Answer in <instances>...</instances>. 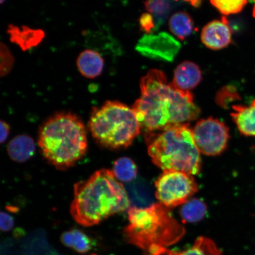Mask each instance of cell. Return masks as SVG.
<instances>
[{
	"instance_id": "cell-31",
	"label": "cell",
	"mask_w": 255,
	"mask_h": 255,
	"mask_svg": "<svg viewBox=\"0 0 255 255\" xmlns=\"http://www.w3.org/2000/svg\"><path fill=\"white\" fill-rule=\"evenodd\" d=\"M251 1L252 2H254V7H253V16L254 17V18H255V0H251Z\"/></svg>"
},
{
	"instance_id": "cell-26",
	"label": "cell",
	"mask_w": 255,
	"mask_h": 255,
	"mask_svg": "<svg viewBox=\"0 0 255 255\" xmlns=\"http://www.w3.org/2000/svg\"><path fill=\"white\" fill-rule=\"evenodd\" d=\"M140 28L146 34H151L157 27L154 17L150 13H144L139 18Z\"/></svg>"
},
{
	"instance_id": "cell-22",
	"label": "cell",
	"mask_w": 255,
	"mask_h": 255,
	"mask_svg": "<svg viewBox=\"0 0 255 255\" xmlns=\"http://www.w3.org/2000/svg\"><path fill=\"white\" fill-rule=\"evenodd\" d=\"M210 2L222 14H238L247 4L248 0H210Z\"/></svg>"
},
{
	"instance_id": "cell-29",
	"label": "cell",
	"mask_w": 255,
	"mask_h": 255,
	"mask_svg": "<svg viewBox=\"0 0 255 255\" xmlns=\"http://www.w3.org/2000/svg\"><path fill=\"white\" fill-rule=\"evenodd\" d=\"M37 255H62L50 246Z\"/></svg>"
},
{
	"instance_id": "cell-2",
	"label": "cell",
	"mask_w": 255,
	"mask_h": 255,
	"mask_svg": "<svg viewBox=\"0 0 255 255\" xmlns=\"http://www.w3.org/2000/svg\"><path fill=\"white\" fill-rule=\"evenodd\" d=\"M130 207L125 187L113 171L102 169L75 184L71 213L79 225L89 227Z\"/></svg>"
},
{
	"instance_id": "cell-1",
	"label": "cell",
	"mask_w": 255,
	"mask_h": 255,
	"mask_svg": "<svg viewBox=\"0 0 255 255\" xmlns=\"http://www.w3.org/2000/svg\"><path fill=\"white\" fill-rule=\"evenodd\" d=\"M141 97L133 105L141 128L146 132L161 131L177 124L189 123L198 118L200 111L190 91L168 83L167 76L153 69L142 78Z\"/></svg>"
},
{
	"instance_id": "cell-6",
	"label": "cell",
	"mask_w": 255,
	"mask_h": 255,
	"mask_svg": "<svg viewBox=\"0 0 255 255\" xmlns=\"http://www.w3.org/2000/svg\"><path fill=\"white\" fill-rule=\"evenodd\" d=\"M89 126L96 142L112 149L129 146L141 129L133 108L117 101L95 108Z\"/></svg>"
},
{
	"instance_id": "cell-30",
	"label": "cell",
	"mask_w": 255,
	"mask_h": 255,
	"mask_svg": "<svg viewBox=\"0 0 255 255\" xmlns=\"http://www.w3.org/2000/svg\"><path fill=\"white\" fill-rule=\"evenodd\" d=\"M184 1L189 2L190 5L194 7H198L201 4V0H184Z\"/></svg>"
},
{
	"instance_id": "cell-8",
	"label": "cell",
	"mask_w": 255,
	"mask_h": 255,
	"mask_svg": "<svg viewBox=\"0 0 255 255\" xmlns=\"http://www.w3.org/2000/svg\"><path fill=\"white\" fill-rule=\"evenodd\" d=\"M194 141L200 153L209 156L221 154L227 147L229 128L213 118L199 121L192 129Z\"/></svg>"
},
{
	"instance_id": "cell-3",
	"label": "cell",
	"mask_w": 255,
	"mask_h": 255,
	"mask_svg": "<svg viewBox=\"0 0 255 255\" xmlns=\"http://www.w3.org/2000/svg\"><path fill=\"white\" fill-rule=\"evenodd\" d=\"M38 143L48 162L59 170H66L75 165L87 151L84 124L75 114L57 113L40 127Z\"/></svg>"
},
{
	"instance_id": "cell-21",
	"label": "cell",
	"mask_w": 255,
	"mask_h": 255,
	"mask_svg": "<svg viewBox=\"0 0 255 255\" xmlns=\"http://www.w3.org/2000/svg\"><path fill=\"white\" fill-rule=\"evenodd\" d=\"M144 5L146 10L154 17L157 28L167 18L171 8L170 0H146Z\"/></svg>"
},
{
	"instance_id": "cell-24",
	"label": "cell",
	"mask_w": 255,
	"mask_h": 255,
	"mask_svg": "<svg viewBox=\"0 0 255 255\" xmlns=\"http://www.w3.org/2000/svg\"><path fill=\"white\" fill-rule=\"evenodd\" d=\"M241 98L237 89L232 86L223 87L217 94V103L222 107L228 105L233 102L240 100Z\"/></svg>"
},
{
	"instance_id": "cell-4",
	"label": "cell",
	"mask_w": 255,
	"mask_h": 255,
	"mask_svg": "<svg viewBox=\"0 0 255 255\" xmlns=\"http://www.w3.org/2000/svg\"><path fill=\"white\" fill-rule=\"evenodd\" d=\"M128 216L129 224L124 229V238L129 244L147 253L155 247L176 243L184 235L183 226L161 203L146 208L130 207Z\"/></svg>"
},
{
	"instance_id": "cell-14",
	"label": "cell",
	"mask_w": 255,
	"mask_h": 255,
	"mask_svg": "<svg viewBox=\"0 0 255 255\" xmlns=\"http://www.w3.org/2000/svg\"><path fill=\"white\" fill-rule=\"evenodd\" d=\"M231 117L242 135L255 138V99L250 105H233Z\"/></svg>"
},
{
	"instance_id": "cell-11",
	"label": "cell",
	"mask_w": 255,
	"mask_h": 255,
	"mask_svg": "<svg viewBox=\"0 0 255 255\" xmlns=\"http://www.w3.org/2000/svg\"><path fill=\"white\" fill-rule=\"evenodd\" d=\"M7 33L11 42L17 44L24 52L39 45L45 37L43 30L34 29L25 25L19 27L9 24Z\"/></svg>"
},
{
	"instance_id": "cell-16",
	"label": "cell",
	"mask_w": 255,
	"mask_h": 255,
	"mask_svg": "<svg viewBox=\"0 0 255 255\" xmlns=\"http://www.w3.org/2000/svg\"><path fill=\"white\" fill-rule=\"evenodd\" d=\"M7 151L12 160L23 162L33 157L36 151V145L31 137L27 135H18L9 142Z\"/></svg>"
},
{
	"instance_id": "cell-23",
	"label": "cell",
	"mask_w": 255,
	"mask_h": 255,
	"mask_svg": "<svg viewBox=\"0 0 255 255\" xmlns=\"http://www.w3.org/2000/svg\"><path fill=\"white\" fill-rule=\"evenodd\" d=\"M0 56H1V64H0V73L1 77L7 76L11 71L14 64V57L5 44L1 43L0 47Z\"/></svg>"
},
{
	"instance_id": "cell-28",
	"label": "cell",
	"mask_w": 255,
	"mask_h": 255,
	"mask_svg": "<svg viewBox=\"0 0 255 255\" xmlns=\"http://www.w3.org/2000/svg\"><path fill=\"white\" fill-rule=\"evenodd\" d=\"M9 133V126L5 121H1V135H0V141L3 143L7 139Z\"/></svg>"
},
{
	"instance_id": "cell-27",
	"label": "cell",
	"mask_w": 255,
	"mask_h": 255,
	"mask_svg": "<svg viewBox=\"0 0 255 255\" xmlns=\"http://www.w3.org/2000/svg\"><path fill=\"white\" fill-rule=\"evenodd\" d=\"M1 230L3 232H7L11 231L14 227V218L7 213L2 212L1 213Z\"/></svg>"
},
{
	"instance_id": "cell-13",
	"label": "cell",
	"mask_w": 255,
	"mask_h": 255,
	"mask_svg": "<svg viewBox=\"0 0 255 255\" xmlns=\"http://www.w3.org/2000/svg\"><path fill=\"white\" fill-rule=\"evenodd\" d=\"M149 255H222L215 242L209 238L201 237L197 238L193 246L182 252H174L165 247L152 248Z\"/></svg>"
},
{
	"instance_id": "cell-18",
	"label": "cell",
	"mask_w": 255,
	"mask_h": 255,
	"mask_svg": "<svg viewBox=\"0 0 255 255\" xmlns=\"http://www.w3.org/2000/svg\"><path fill=\"white\" fill-rule=\"evenodd\" d=\"M171 33L180 40H184L193 33L194 23L190 15L186 12H175L169 21Z\"/></svg>"
},
{
	"instance_id": "cell-25",
	"label": "cell",
	"mask_w": 255,
	"mask_h": 255,
	"mask_svg": "<svg viewBox=\"0 0 255 255\" xmlns=\"http://www.w3.org/2000/svg\"><path fill=\"white\" fill-rule=\"evenodd\" d=\"M22 251L15 239H6L1 244V255H21Z\"/></svg>"
},
{
	"instance_id": "cell-5",
	"label": "cell",
	"mask_w": 255,
	"mask_h": 255,
	"mask_svg": "<svg viewBox=\"0 0 255 255\" xmlns=\"http://www.w3.org/2000/svg\"><path fill=\"white\" fill-rule=\"evenodd\" d=\"M148 152L154 164L164 171L200 173V152L188 123L169 127L161 132L150 133Z\"/></svg>"
},
{
	"instance_id": "cell-20",
	"label": "cell",
	"mask_w": 255,
	"mask_h": 255,
	"mask_svg": "<svg viewBox=\"0 0 255 255\" xmlns=\"http://www.w3.org/2000/svg\"><path fill=\"white\" fill-rule=\"evenodd\" d=\"M113 172L117 179L124 182H131L137 175V167L131 159L122 157L114 164Z\"/></svg>"
},
{
	"instance_id": "cell-32",
	"label": "cell",
	"mask_w": 255,
	"mask_h": 255,
	"mask_svg": "<svg viewBox=\"0 0 255 255\" xmlns=\"http://www.w3.org/2000/svg\"><path fill=\"white\" fill-rule=\"evenodd\" d=\"M5 1V0H0V1H1V4H2L3 2H4Z\"/></svg>"
},
{
	"instance_id": "cell-19",
	"label": "cell",
	"mask_w": 255,
	"mask_h": 255,
	"mask_svg": "<svg viewBox=\"0 0 255 255\" xmlns=\"http://www.w3.org/2000/svg\"><path fill=\"white\" fill-rule=\"evenodd\" d=\"M207 212V206L203 201L191 199L181 206L180 215L184 223H194L202 221Z\"/></svg>"
},
{
	"instance_id": "cell-33",
	"label": "cell",
	"mask_w": 255,
	"mask_h": 255,
	"mask_svg": "<svg viewBox=\"0 0 255 255\" xmlns=\"http://www.w3.org/2000/svg\"><path fill=\"white\" fill-rule=\"evenodd\" d=\"M96 255V254H92V255Z\"/></svg>"
},
{
	"instance_id": "cell-10",
	"label": "cell",
	"mask_w": 255,
	"mask_h": 255,
	"mask_svg": "<svg viewBox=\"0 0 255 255\" xmlns=\"http://www.w3.org/2000/svg\"><path fill=\"white\" fill-rule=\"evenodd\" d=\"M201 40L209 49L221 50L232 42V31L227 19L223 17L221 20L209 22L203 28Z\"/></svg>"
},
{
	"instance_id": "cell-12",
	"label": "cell",
	"mask_w": 255,
	"mask_h": 255,
	"mask_svg": "<svg viewBox=\"0 0 255 255\" xmlns=\"http://www.w3.org/2000/svg\"><path fill=\"white\" fill-rule=\"evenodd\" d=\"M202 80V71L198 65L186 61L178 65L174 74L173 84L181 90L190 91Z\"/></svg>"
},
{
	"instance_id": "cell-7",
	"label": "cell",
	"mask_w": 255,
	"mask_h": 255,
	"mask_svg": "<svg viewBox=\"0 0 255 255\" xmlns=\"http://www.w3.org/2000/svg\"><path fill=\"white\" fill-rule=\"evenodd\" d=\"M155 186L156 197L168 208L183 205L198 190L193 175L180 171H164Z\"/></svg>"
},
{
	"instance_id": "cell-17",
	"label": "cell",
	"mask_w": 255,
	"mask_h": 255,
	"mask_svg": "<svg viewBox=\"0 0 255 255\" xmlns=\"http://www.w3.org/2000/svg\"><path fill=\"white\" fill-rule=\"evenodd\" d=\"M61 242L66 247L72 248L81 254L87 253L92 248L91 238L85 232L78 229L63 233Z\"/></svg>"
},
{
	"instance_id": "cell-9",
	"label": "cell",
	"mask_w": 255,
	"mask_h": 255,
	"mask_svg": "<svg viewBox=\"0 0 255 255\" xmlns=\"http://www.w3.org/2000/svg\"><path fill=\"white\" fill-rule=\"evenodd\" d=\"M181 48L179 41L167 33L146 34L137 44L136 49L149 58L173 61Z\"/></svg>"
},
{
	"instance_id": "cell-15",
	"label": "cell",
	"mask_w": 255,
	"mask_h": 255,
	"mask_svg": "<svg viewBox=\"0 0 255 255\" xmlns=\"http://www.w3.org/2000/svg\"><path fill=\"white\" fill-rule=\"evenodd\" d=\"M76 63L81 75L89 79L100 76L104 68L103 57L97 51L91 49L85 50L80 54Z\"/></svg>"
}]
</instances>
